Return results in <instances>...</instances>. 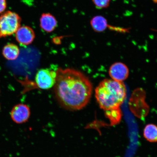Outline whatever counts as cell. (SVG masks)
<instances>
[{"instance_id": "obj_1", "label": "cell", "mask_w": 157, "mask_h": 157, "mask_svg": "<svg viewBox=\"0 0 157 157\" xmlns=\"http://www.w3.org/2000/svg\"><path fill=\"white\" fill-rule=\"evenodd\" d=\"M56 71L54 91L59 104L71 111L85 107L93 93V85L89 78L74 69L59 68Z\"/></svg>"}, {"instance_id": "obj_2", "label": "cell", "mask_w": 157, "mask_h": 157, "mask_svg": "<svg viewBox=\"0 0 157 157\" xmlns=\"http://www.w3.org/2000/svg\"><path fill=\"white\" fill-rule=\"evenodd\" d=\"M127 96L126 86L123 82L104 79L95 90V97L99 106L104 111L120 108Z\"/></svg>"}, {"instance_id": "obj_3", "label": "cell", "mask_w": 157, "mask_h": 157, "mask_svg": "<svg viewBox=\"0 0 157 157\" xmlns=\"http://www.w3.org/2000/svg\"><path fill=\"white\" fill-rule=\"evenodd\" d=\"M21 19L17 13L8 11L0 16V38L11 36L21 27Z\"/></svg>"}, {"instance_id": "obj_4", "label": "cell", "mask_w": 157, "mask_h": 157, "mask_svg": "<svg viewBox=\"0 0 157 157\" xmlns=\"http://www.w3.org/2000/svg\"><path fill=\"white\" fill-rule=\"evenodd\" d=\"M57 74L56 71L48 68L39 70L35 76L36 85L42 90H48L54 87L56 83Z\"/></svg>"}, {"instance_id": "obj_5", "label": "cell", "mask_w": 157, "mask_h": 157, "mask_svg": "<svg viewBox=\"0 0 157 157\" xmlns=\"http://www.w3.org/2000/svg\"><path fill=\"white\" fill-rule=\"evenodd\" d=\"M30 114L29 108L23 104H19L14 106L10 113L12 120L17 124H21L26 122L28 121Z\"/></svg>"}, {"instance_id": "obj_6", "label": "cell", "mask_w": 157, "mask_h": 157, "mask_svg": "<svg viewBox=\"0 0 157 157\" xmlns=\"http://www.w3.org/2000/svg\"><path fill=\"white\" fill-rule=\"evenodd\" d=\"M129 70L127 66L122 62L113 63L110 67L109 74L111 79L123 82L128 77Z\"/></svg>"}, {"instance_id": "obj_7", "label": "cell", "mask_w": 157, "mask_h": 157, "mask_svg": "<svg viewBox=\"0 0 157 157\" xmlns=\"http://www.w3.org/2000/svg\"><path fill=\"white\" fill-rule=\"evenodd\" d=\"M35 37L34 30L31 27L26 25L20 27L15 33V38L17 42L24 46L32 44Z\"/></svg>"}, {"instance_id": "obj_8", "label": "cell", "mask_w": 157, "mask_h": 157, "mask_svg": "<svg viewBox=\"0 0 157 157\" xmlns=\"http://www.w3.org/2000/svg\"><path fill=\"white\" fill-rule=\"evenodd\" d=\"M39 22L41 29L46 33L53 32L58 25V21L56 17L50 13H42L39 20Z\"/></svg>"}, {"instance_id": "obj_9", "label": "cell", "mask_w": 157, "mask_h": 157, "mask_svg": "<svg viewBox=\"0 0 157 157\" xmlns=\"http://www.w3.org/2000/svg\"><path fill=\"white\" fill-rule=\"evenodd\" d=\"M90 25L93 30L97 33L104 32L109 25L105 17L101 15H97L93 17L90 21Z\"/></svg>"}, {"instance_id": "obj_10", "label": "cell", "mask_w": 157, "mask_h": 157, "mask_svg": "<svg viewBox=\"0 0 157 157\" xmlns=\"http://www.w3.org/2000/svg\"><path fill=\"white\" fill-rule=\"evenodd\" d=\"M2 52L4 57L7 59L14 60L19 56V49L17 45L13 44H9L3 47Z\"/></svg>"}, {"instance_id": "obj_11", "label": "cell", "mask_w": 157, "mask_h": 157, "mask_svg": "<svg viewBox=\"0 0 157 157\" xmlns=\"http://www.w3.org/2000/svg\"><path fill=\"white\" fill-rule=\"evenodd\" d=\"M143 136L149 142H157V125L152 124L147 125L143 130Z\"/></svg>"}, {"instance_id": "obj_12", "label": "cell", "mask_w": 157, "mask_h": 157, "mask_svg": "<svg viewBox=\"0 0 157 157\" xmlns=\"http://www.w3.org/2000/svg\"><path fill=\"white\" fill-rule=\"evenodd\" d=\"M105 115L109 120L111 125H115L120 122L122 113L120 108H118L105 111Z\"/></svg>"}, {"instance_id": "obj_13", "label": "cell", "mask_w": 157, "mask_h": 157, "mask_svg": "<svg viewBox=\"0 0 157 157\" xmlns=\"http://www.w3.org/2000/svg\"><path fill=\"white\" fill-rule=\"evenodd\" d=\"M96 8L98 9L107 8L109 6L110 0H92Z\"/></svg>"}, {"instance_id": "obj_14", "label": "cell", "mask_w": 157, "mask_h": 157, "mask_svg": "<svg viewBox=\"0 0 157 157\" xmlns=\"http://www.w3.org/2000/svg\"><path fill=\"white\" fill-rule=\"evenodd\" d=\"M7 7V2L6 0H0V14L5 11Z\"/></svg>"}, {"instance_id": "obj_15", "label": "cell", "mask_w": 157, "mask_h": 157, "mask_svg": "<svg viewBox=\"0 0 157 157\" xmlns=\"http://www.w3.org/2000/svg\"><path fill=\"white\" fill-rule=\"evenodd\" d=\"M152 1L155 3H157V0H152Z\"/></svg>"}]
</instances>
